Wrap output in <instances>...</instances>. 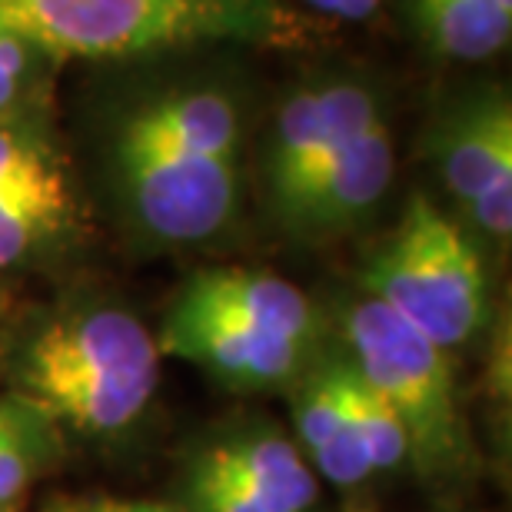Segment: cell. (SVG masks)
<instances>
[{"instance_id":"obj_9","label":"cell","mask_w":512,"mask_h":512,"mask_svg":"<svg viewBox=\"0 0 512 512\" xmlns=\"http://www.w3.org/2000/svg\"><path fill=\"white\" fill-rule=\"evenodd\" d=\"M84 233L74 173L47 110L0 124V276L44 266Z\"/></svg>"},{"instance_id":"obj_10","label":"cell","mask_w":512,"mask_h":512,"mask_svg":"<svg viewBox=\"0 0 512 512\" xmlns=\"http://www.w3.org/2000/svg\"><path fill=\"white\" fill-rule=\"evenodd\" d=\"M356 74L360 70L353 67L310 70L273 107L260 153V177L266 210L276 227H283V220L290 217L323 150L330 147Z\"/></svg>"},{"instance_id":"obj_11","label":"cell","mask_w":512,"mask_h":512,"mask_svg":"<svg viewBox=\"0 0 512 512\" xmlns=\"http://www.w3.org/2000/svg\"><path fill=\"white\" fill-rule=\"evenodd\" d=\"M293 399V423L300 453L313 473L340 489H356L373 473L363 459L350 409V360L336 356L300 376Z\"/></svg>"},{"instance_id":"obj_12","label":"cell","mask_w":512,"mask_h":512,"mask_svg":"<svg viewBox=\"0 0 512 512\" xmlns=\"http://www.w3.org/2000/svg\"><path fill=\"white\" fill-rule=\"evenodd\" d=\"M200 456L237 483L260 512H310L320 499V476L300 446L276 429L256 426L233 433L210 443Z\"/></svg>"},{"instance_id":"obj_4","label":"cell","mask_w":512,"mask_h":512,"mask_svg":"<svg viewBox=\"0 0 512 512\" xmlns=\"http://www.w3.org/2000/svg\"><path fill=\"white\" fill-rule=\"evenodd\" d=\"M0 20L60 64H157L213 47L270 44L280 0H0Z\"/></svg>"},{"instance_id":"obj_13","label":"cell","mask_w":512,"mask_h":512,"mask_svg":"<svg viewBox=\"0 0 512 512\" xmlns=\"http://www.w3.org/2000/svg\"><path fill=\"white\" fill-rule=\"evenodd\" d=\"M406 24L429 57L476 67L512 40V0H403Z\"/></svg>"},{"instance_id":"obj_8","label":"cell","mask_w":512,"mask_h":512,"mask_svg":"<svg viewBox=\"0 0 512 512\" xmlns=\"http://www.w3.org/2000/svg\"><path fill=\"white\" fill-rule=\"evenodd\" d=\"M426 163L453 217L489 247L512 237V100L503 84L459 90L426 127Z\"/></svg>"},{"instance_id":"obj_5","label":"cell","mask_w":512,"mask_h":512,"mask_svg":"<svg viewBox=\"0 0 512 512\" xmlns=\"http://www.w3.org/2000/svg\"><path fill=\"white\" fill-rule=\"evenodd\" d=\"M360 276L366 296L449 353L473 343L489 323L486 247L426 193L406 200L393 233Z\"/></svg>"},{"instance_id":"obj_16","label":"cell","mask_w":512,"mask_h":512,"mask_svg":"<svg viewBox=\"0 0 512 512\" xmlns=\"http://www.w3.org/2000/svg\"><path fill=\"white\" fill-rule=\"evenodd\" d=\"M350 360V356H346ZM350 409H353V423L356 436H360L363 459L370 466V473H393L409 459L406 433L403 423L396 419V413L389 409L370 386L363 383V376L353 370L350 363Z\"/></svg>"},{"instance_id":"obj_6","label":"cell","mask_w":512,"mask_h":512,"mask_svg":"<svg viewBox=\"0 0 512 512\" xmlns=\"http://www.w3.org/2000/svg\"><path fill=\"white\" fill-rule=\"evenodd\" d=\"M343 333L353 370L403 423L406 463L423 479L463 473L473 449L459 406L453 353L366 293L346 310Z\"/></svg>"},{"instance_id":"obj_14","label":"cell","mask_w":512,"mask_h":512,"mask_svg":"<svg viewBox=\"0 0 512 512\" xmlns=\"http://www.w3.org/2000/svg\"><path fill=\"white\" fill-rule=\"evenodd\" d=\"M60 67L47 47L0 20V124L47 110Z\"/></svg>"},{"instance_id":"obj_2","label":"cell","mask_w":512,"mask_h":512,"mask_svg":"<svg viewBox=\"0 0 512 512\" xmlns=\"http://www.w3.org/2000/svg\"><path fill=\"white\" fill-rule=\"evenodd\" d=\"M163 353L137 313L77 303L40 316L17 336L7 380L50 426L104 439L133 429L160 389Z\"/></svg>"},{"instance_id":"obj_3","label":"cell","mask_w":512,"mask_h":512,"mask_svg":"<svg viewBox=\"0 0 512 512\" xmlns=\"http://www.w3.org/2000/svg\"><path fill=\"white\" fill-rule=\"evenodd\" d=\"M323 320L300 286L270 270L210 266L173 296L157 346L230 389H273L310 370Z\"/></svg>"},{"instance_id":"obj_17","label":"cell","mask_w":512,"mask_h":512,"mask_svg":"<svg viewBox=\"0 0 512 512\" xmlns=\"http://www.w3.org/2000/svg\"><path fill=\"white\" fill-rule=\"evenodd\" d=\"M183 499H187V512H260L247 493L230 483L217 466H210L207 459L197 456L183 479Z\"/></svg>"},{"instance_id":"obj_19","label":"cell","mask_w":512,"mask_h":512,"mask_svg":"<svg viewBox=\"0 0 512 512\" xmlns=\"http://www.w3.org/2000/svg\"><path fill=\"white\" fill-rule=\"evenodd\" d=\"M316 17L340 20V24H366L383 10L386 0H296Z\"/></svg>"},{"instance_id":"obj_18","label":"cell","mask_w":512,"mask_h":512,"mask_svg":"<svg viewBox=\"0 0 512 512\" xmlns=\"http://www.w3.org/2000/svg\"><path fill=\"white\" fill-rule=\"evenodd\" d=\"M44 512H180L167 503L150 499H120V496H57Z\"/></svg>"},{"instance_id":"obj_7","label":"cell","mask_w":512,"mask_h":512,"mask_svg":"<svg viewBox=\"0 0 512 512\" xmlns=\"http://www.w3.org/2000/svg\"><path fill=\"white\" fill-rule=\"evenodd\" d=\"M393 180L396 133L389 104L383 87L360 70L330 147L280 230L300 243L350 237L380 213Z\"/></svg>"},{"instance_id":"obj_1","label":"cell","mask_w":512,"mask_h":512,"mask_svg":"<svg viewBox=\"0 0 512 512\" xmlns=\"http://www.w3.org/2000/svg\"><path fill=\"white\" fill-rule=\"evenodd\" d=\"M250 100L217 64L157 70L110 114L107 187L150 247H203L240 217L247 190Z\"/></svg>"},{"instance_id":"obj_15","label":"cell","mask_w":512,"mask_h":512,"mask_svg":"<svg viewBox=\"0 0 512 512\" xmlns=\"http://www.w3.org/2000/svg\"><path fill=\"white\" fill-rule=\"evenodd\" d=\"M50 423L17 396H0V512H7L34 483L47 459Z\"/></svg>"}]
</instances>
